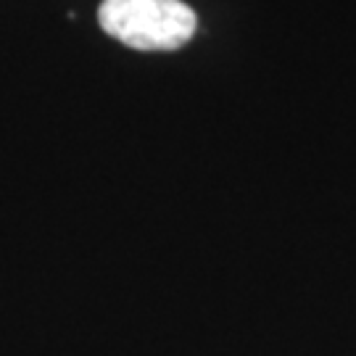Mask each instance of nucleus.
I'll return each instance as SVG.
<instances>
[{"label": "nucleus", "instance_id": "nucleus-1", "mask_svg": "<svg viewBox=\"0 0 356 356\" xmlns=\"http://www.w3.org/2000/svg\"><path fill=\"white\" fill-rule=\"evenodd\" d=\"M98 22L108 38L135 51H177L198 26L182 0H103Z\"/></svg>", "mask_w": 356, "mask_h": 356}]
</instances>
